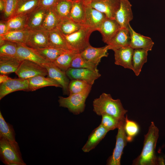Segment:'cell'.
Masks as SVG:
<instances>
[{"label":"cell","instance_id":"obj_14","mask_svg":"<svg viewBox=\"0 0 165 165\" xmlns=\"http://www.w3.org/2000/svg\"><path fill=\"white\" fill-rule=\"evenodd\" d=\"M85 11V25L95 31H98L102 24L107 18L106 15L90 5H84Z\"/></svg>","mask_w":165,"mask_h":165},{"label":"cell","instance_id":"obj_40","mask_svg":"<svg viewBox=\"0 0 165 165\" xmlns=\"http://www.w3.org/2000/svg\"><path fill=\"white\" fill-rule=\"evenodd\" d=\"M16 43L5 40L0 45V56L16 57Z\"/></svg>","mask_w":165,"mask_h":165},{"label":"cell","instance_id":"obj_6","mask_svg":"<svg viewBox=\"0 0 165 165\" xmlns=\"http://www.w3.org/2000/svg\"><path fill=\"white\" fill-rule=\"evenodd\" d=\"M19 78L28 79L38 76L48 75V72L43 65L28 60L22 61L15 72Z\"/></svg>","mask_w":165,"mask_h":165},{"label":"cell","instance_id":"obj_3","mask_svg":"<svg viewBox=\"0 0 165 165\" xmlns=\"http://www.w3.org/2000/svg\"><path fill=\"white\" fill-rule=\"evenodd\" d=\"M95 31L86 25H83L76 32L68 35H63L70 50L80 53L90 44L89 39L91 33Z\"/></svg>","mask_w":165,"mask_h":165},{"label":"cell","instance_id":"obj_31","mask_svg":"<svg viewBox=\"0 0 165 165\" xmlns=\"http://www.w3.org/2000/svg\"><path fill=\"white\" fill-rule=\"evenodd\" d=\"M40 0H17L14 15H28L39 6Z\"/></svg>","mask_w":165,"mask_h":165},{"label":"cell","instance_id":"obj_45","mask_svg":"<svg viewBox=\"0 0 165 165\" xmlns=\"http://www.w3.org/2000/svg\"><path fill=\"white\" fill-rule=\"evenodd\" d=\"M11 78L9 77L6 75L0 74V84L3 82L6 81L8 80Z\"/></svg>","mask_w":165,"mask_h":165},{"label":"cell","instance_id":"obj_43","mask_svg":"<svg viewBox=\"0 0 165 165\" xmlns=\"http://www.w3.org/2000/svg\"><path fill=\"white\" fill-rule=\"evenodd\" d=\"M59 0H40L39 6L46 9L53 8Z\"/></svg>","mask_w":165,"mask_h":165},{"label":"cell","instance_id":"obj_37","mask_svg":"<svg viewBox=\"0 0 165 165\" xmlns=\"http://www.w3.org/2000/svg\"><path fill=\"white\" fill-rule=\"evenodd\" d=\"M124 129L128 142L131 141L139 130L138 124L135 121L129 119L127 115L125 118Z\"/></svg>","mask_w":165,"mask_h":165},{"label":"cell","instance_id":"obj_24","mask_svg":"<svg viewBox=\"0 0 165 165\" xmlns=\"http://www.w3.org/2000/svg\"><path fill=\"white\" fill-rule=\"evenodd\" d=\"M22 61L17 57L0 56V74L15 72Z\"/></svg>","mask_w":165,"mask_h":165},{"label":"cell","instance_id":"obj_18","mask_svg":"<svg viewBox=\"0 0 165 165\" xmlns=\"http://www.w3.org/2000/svg\"><path fill=\"white\" fill-rule=\"evenodd\" d=\"M130 36V46L135 49H142L151 51L154 44L151 38L136 32L130 24L128 28Z\"/></svg>","mask_w":165,"mask_h":165},{"label":"cell","instance_id":"obj_42","mask_svg":"<svg viewBox=\"0 0 165 165\" xmlns=\"http://www.w3.org/2000/svg\"><path fill=\"white\" fill-rule=\"evenodd\" d=\"M17 4V0H5V7L2 14V19L7 20L14 15Z\"/></svg>","mask_w":165,"mask_h":165},{"label":"cell","instance_id":"obj_13","mask_svg":"<svg viewBox=\"0 0 165 165\" xmlns=\"http://www.w3.org/2000/svg\"><path fill=\"white\" fill-rule=\"evenodd\" d=\"M108 50L107 45L102 47L96 48L90 45L81 52L80 54L85 60L98 66L102 58L108 57Z\"/></svg>","mask_w":165,"mask_h":165},{"label":"cell","instance_id":"obj_22","mask_svg":"<svg viewBox=\"0 0 165 165\" xmlns=\"http://www.w3.org/2000/svg\"><path fill=\"white\" fill-rule=\"evenodd\" d=\"M47 9L38 6L28 15L27 29L33 30L42 29V26Z\"/></svg>","mask_w":165,"mask_h":165},{"label":"cell","instance_id":"obj_16","mask_svg":"<svg viewBox=\"0 0 165 165\" xmlns=\"http://www.w3.org/2000/svg\"><path fill=\"white\" fill-rule=\"evenodd\" d=\"M131 6L128 0H120V6L116 13L115 19L121 28H128L130 22L133 19Z\"/></svg>","mask_w":165,"mask_h":165},{"label":"cell","instance_id":"obj_12","mask_svg":"<svg viewBox=\"0 0 165 165\" xmlns=\"http://www.w3.org/2000/svg\"><path fill=\"white\" fill-rule=\"evenodd\" d=\"M90 6L104 13L107 17L115 19L120 5V0H92Z\"/></svg>","mask_w":165,"mask_h":165},{"label":"cell","instance_id":"obj_7","mask_svg":"<svg viewBox=\"0 0 165 165\" xmlns=\"http://www.w3.org/2000/svg\"><path fill=\"white\" fill-rule=\"evenodd\" d=\"M125 120H123L118 128L115 147L112 155L107 161L108 165H120V160L123 151L128 142L124 129Z\"/></svg>","mask_w":165,"mask_h":165},{"label":"cell","instance_id":"obj_28","mask_svg":"<svg viewBox=\"0 0 165 165\" xmlns=\"http://www.w3.org/2000/svg\"><path fill=\"white\" fill-rule=\"evenodd\" d=\"M28 15H14L11 17L7 20L8 32L28 29Z\"/></svg>","mask_w":165,"mask_h":165},{"label":"cell","instance_id":"obj_38","mask_svg":"<svg viewBox=\"0 0 165 165\" xmlns=\"http://www.w3.org/2000/svg\"><path fill=\"white\" fill-rule=\"evenodd\" d=\"M91 87L92 86L86 81L71 80L68 86L69 95L82 92Z\"/></svg>","mask_w":165,"mask_h":165},{"label":"cell","instance_id":"obj_19","mask_svg":"<svg viewBox=\"0 0 165 165\" xmlns=\"http://www.w3.org/2000/svg\"><path fill=\"white\" fill-rule=\"evenodd\" d=\"M130 34L128 29L121 28L107 44L108 49L114 50L120 48L130 46Z\"/></svg>","mask_w":165,"mask_h":165},{"label":"cell","instance_id":"obj_23","mask_svg":"<svg viewBox=\"0 0 165 165\" xmlns=\"http://www.w3.org/2000/svg\"><path fill=\"white\" fill-rule=\"evenodd\" d=\"M45 76L38 75L28 79V91H34L48 86L61 87V85L53 79Z\"/></svg>","mask_w":165,"mask_h":165},{"label":"cell","instance_id":"obj_9","mask_svg":"<svg viewBox=\"0 0 165 165\" xmlns=\"http://www.w3.org/2000/svg\"><path fill=\"white\" fill-rule=\"evenodd\" d=\"M28 79L10 78L0 84V99L7 94L17 91H28Z\"/></svg>","mask_w":165,"mask_h":165},{"label":"cell","instance_id":"obj_47","mask_svg":"<svg viewBox=\"0 0 165 165\" xmlns=\"http://www.w3.org/2000/svg\"><path fill=\"white\" fill-rule=\"evenodd\" d=\"M84 5H90L92 0H82Z\"/></svg>","mask_w":165,"mask_h":165},{"label":"cell","instance_id":"obj_26","mask_svg":"<svg viewBox=\"0 0 165 165\" xmlns=\"http://www.w3.org/2000/svg\"><path fill=\"white\" fill-rule=\"evenodd\" d=\"M48 41L50 46L70 50L63 35L57 28L49 31Z\"/></svg>","mask_w":165,"mask_h":165},{"label":"cell","instance_id":"obj_4","mask_svg":"<svg viewBox=\"0 0 165 165\" xmlns=\"http://www.w3.org/2000/svg\"><path fill=\"white\" fill-rule=\"evenodd\" d=\"M0 155L3 163L7 165H25L18 145L0 137Z\"/></svg>","mask_w":165,"mask_h":165},{"label":"cell","instance_id":"obj_44","mask_svg":"<svg viewBox=\"0 0 165 165\" xmlns=\"http://www.w3.org/2000/svg\"><path fill=\"white\" fill-rule=\"evenodd\" d=\"M8 32L7 20H2L0 21V36L5 34Z\"/></svg>","mask_w":165,"mask_h":165},{"label":"cell","instance_id":"obj_1","mask_svg":"<svg viewBox=\"0 0 165 165\" xmlns=\"http://www.w3.org/2000/svg\"><path fill=\"white\" fill-rule=\"evenodd\" d=\"M159 136V130L152 122L147 133L144 135L142 150L140 155L133 161L134 165H158L155 150Z\"/></svg>","mask_w":165,"mask_h":165},{"label":"cell","instance_id":"obj_36","mask_svg":"<svg viewBox=\"0 0 165 165\" xmlns=\"http://www.w3.org/2000/svg\"><path fill=\"white\" fill-rule=\"evenodd\" d=\"M37 50L41 56L50 62H53L60 55L67 51L50 46Z\"/></svg>","mask_w":165,"mask_h":165},{"label":"cell","instance_id":"obj_15","mask_svg":"<svg viewBox=\"0 0 165 165\" xmlns=\"http://www.w3.org/2000/svg\"><path fill=\"white\" fill-rule=\"evenodd\" d=\"M17 44L16 57L20 60H30L42 65L45 63L50 62L41 56L37 50L30 47L24 44Z\"/></svg>","mask_w":165,"mask_h":165},{"label":"cell","instance_id":"obj_33","mask_svg":"<svg viewBox=\"0 0 165 165\" xmlns=\"http://www.w3.org/2000/svg\"><path fill=\"white\" fill-rule=\"evenodd\" d=\"M0 137H3L10 142L18 145L15 138V133L13 126L7 123L0 112Z\"/></svg>","mask_w":165,"mask_h":165},{"label":"cell","instance_id":"obj_21","mask_svg":"<svg viewBox=\"0 0 165 165\" xmlns=\"http://www.w3.org/2000/svg\"><path fill=\"white\" fill-rule=\"evenodd\" d=\"M121 28L115 19L107 17L98 31L102 35L103 41L107 44Z\"/></svg>","mask_w":165,"mask_h":165},{"label":"cell","instance_id":"obj_2","mask_svg":"<svg viewBox=\"0 0 165 165\" xmlns=\"http://www.w3.org/2000/svg\"><path fill=\"white\" fill-rule=\"evenodd\" d=\"M93 110L99 116L107 114L121 121L125 119L124 115L127 110L123 107L119 99H114L110 94L102 93L93 102Z\"/></svg>","mask_w":165,"mask_h":165},{"label":"cell","instance_id":"obj_35","mask_svg":"<svg viewBox=\"0 0 165 165\" xmlns=\"http://www.w3.org/2000/svg\"><path fill=\"white\" fill-rule=\"evenodd\" d=\"M83 25L70 19L61 20L57 28L64 35L71 34L79 30Z\"/></svg>","mask_w":165,"mask_h":165},{"label":"cell","instance_id":"obj_34","mask_svg":"<svg viewBox=\"0 0 165 165\" xmlns=\"http://www.w3.org/2000/svg\"><path fill=\"white\" fill-rule=\"evenodd\" d=\"M72 0H59L53 8L61 20L70 19Z\"/></svg>","mask_w":165,"mask_h":165},{"label":"cell","instance_id":"obj_46","mask_svg":"<svg viewBox=\"0 0 165 165\" xmlns=\"http://www.w3.org/2000/svg\"><path fill=\"white\" fill-rule=\"evenodd\" d=\"M5 7V0H0V12L2 14L4 11Z\"/></svg>","mask_w":165,"mask_h":165},{"label":"cell","instance_id":"obj_27","mask_svg":"<svg viewBox=\"0 0 165 165\" xmlns=\"http://www.w3.org/2000/svg\"><path fill=\"white\" fill-rule=\"evenodd\" d=\"M148 51L142 49H134L132 60L133 71L137 76L140 74L143 65L147 61Z\"/></svg>","mask_w":165,"mask_h":165},{"label":"cell","instance_id":"obj_20","mask_svg":"<svg viewBox=\"0 0 165 165\" xmlns=\"http://www.w3.org/2000/svg\"><path fill=\"white\" fill-rule=\"evenodd\" d=\"M108 131L100 124L89 135L87 141L82 148V151L88 152L94 148Z\"/></svg>","mask_w":165,"mask_h":165},{"label":"cell","instance_id":"obj_5","mask_svg":"<svg viewBox=\"0 0 165 165\" xmlns=\"http://www.w3.org/2000/svg\"><path fill=\"white\" fill-rule=\"evenodd\" d=\"M92 87L81 93L69 95L66 97L60 96L58 101L59 106L68 109L70 112L78 115L84 111L85 101L91 90Z\"/></svg>","mask_w":165,"mask_h":165},{"label":"cell","instance_id":"obj_8","mask_svg":"<svg viewBox=\"0 0 165 165\" xmlns=\"http://www.w3.org/2000/svg\"><path fill=\"white\" fill-rule=\"evenodd\" d=\"M47 69L49 77L57 82L61 86L63 94L69 95L68 86L70 81L65 72L63 71L52 62L42 65Z\"/></svg>","mask_w":165,"mask_h":165},{"label":"cell","instance_id":"obj_17","mask_svg":"<svg viewBox=\"0 0 165 165\" xmlns=\"http://www.w3.org/2000/svg\"><path fill=\"white\" fill-rule=\"evenodd\" d=\"M134 50V49L130 46L114 50L115 64L133 70L132 60Z\"/></svg>","mask_w":165,"mask_h":165},{"label":"cell","instance_id":"obj_32","mask_svg":"<svg viewBox=\"0 0 165 165\" xmlns=\"http://www.w3.org/2000/svg\"><path fill=\"white\" fill-rule=\"evenodd\" d=\"M30 31V30L27 29L9 31L3 35L0 36V38L6 41L26 44Z\"/></svg>","mask_w":165,"mask_h":165},{"label":"cell","instance_id":"obj_41","mask_svg":"<svg viewBox=\"0 0 165 165\" xmlns=\"http://www.w3.org/2000/svg\"><path fill=\"white\" fill-rule=\"evenodd\" d=\"M101 116V124L108 131L118 129L123 120L119 121L114 116L107 114H103Z\"/></svg>","mask_w":165,"mask_h":165},{"label":"cell","instance_id":"obj_11","mask_svg":"<svg viewBox=\"0 0 165 165\" xmlns=\"http://www.w3.org/2000/svg\"><path fill=\"white\" fill-rule=\"evenodd\" d=\"M69 79H79L86 81L92 86L96 80L101 75L99 72H94L87 68H69L66 72Z\"/></svg>","mask_w":165,"mask_h":165},{"label":"cell","instance_id":"obj_39","mask_svg":"<svg viewBox=\"0 0 165 165\" xmlns=\"http://www.w3.org/2000/svg\"><path fill=\"white\" fill-rule=\"evenodd\" d=\"M97 65L83 59L79 53L72 61L70 67L87 68L94 72H99Z\"/></svg>","mask_w":165,"mask_h":165},{"label":"cell","instance_id":"obj_29","mask_svg":"<svg viewBox=\"0 0 165 165\" xmlns=\"http://www.w3.org/2000/svg\"><path fill=\"white\" fill-rule=\"evenodd\" d=\"M61 20L53 8L47 9L42 26V29L49 31L57 28Z\"/></svg>","mask_w":165,"mask_h":165},{"label":"cell","instance_id":"obj_25","mask_svg":"<svg viewBox=\"0 0 165 165\" xmlns=\"http://www.w3.org/2000/svg\"><path fill=\"white\" fill-rule=\"evenodd\" d=\"M70 19L75 22L85 25V11L82 0H72Z\"/></svg>","mask_w":165,"mask_h":165},{"label":"cell","instance_id":"obj_10","mask_svg":"<svg viewBox=\"0 0 165 165\" xmlns=\"http://www.w3.org/2000/svg\"><path fill=\"white\" fill-rule=\"evenodd\" d=\"M49 31L42 29L30 30L26 45L36 50L49 46Z\"/></svg>","mask_w":165,"mask_h":165},{"label":"cell","instance_id":"obj_30","mask_svg":"<svg viewBox=\"0 0 165 165\" xmlns=\"http://www.w3.org/2000/svg\"><path fill=\"white\" fill-rule=\"evenodd\" d=\"M79 53L77 51H67L60 55L52 63L65 72L70 67L73 60Z\"/></svg>","mask_w":165,"mask_h":165}]
</instances>
